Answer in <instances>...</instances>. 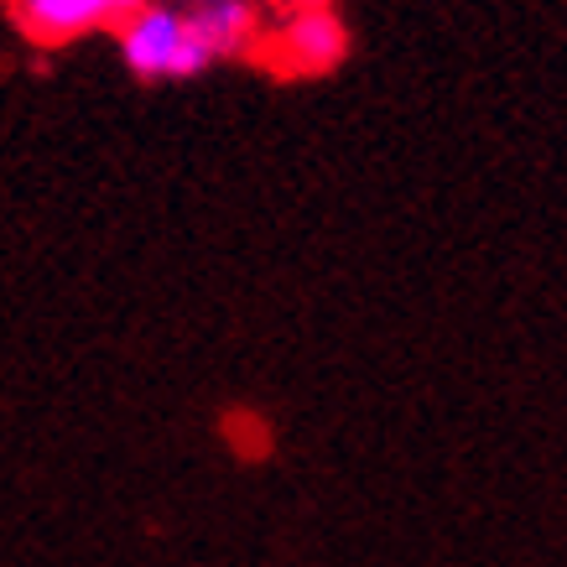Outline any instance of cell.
Instances as JSON below:
<instances>
[{"instance_id":"obj_2","label":"cell","mask_w":567,"mask_h":567,"mask_svg":"<svg viewBox=\"0 0 567 567\" xmlns=\"http://www.w3.org/2000/svg\"><path fill=\"white\" fill-rule=\"evenodd\" d=\"M146 0H11L21 32L32 42H73L84 32H100V27H121L125 17H136Z\"/></svg>"},{"instance_id":"obj_4","label":"cell","mask_w":567,"mask_h":567,"mask_svg":"<svg viewBox=\"0 0 567 567\" xmlns=\"http://www.w3.org/2000/svg\"><path fill=\"white\" fill-rule=\"evenodd\" d=\"M193 32L208 48V58H235V52L256 48L260 37V6L256 0H219L204 11H188Z\"/></svg>"},{"instance_id":"obj_1","label":"cell","mask_w":567,"mask_h":567,"mask_svg":"<svg viewBox=\"0 0 567 567\" xmlns=\"http://www.w3.org/2000/svg\"><path fill=\"white\" fill-rule=\"evenodd\" d=\"M121 58L125 69L146 79V84H167V79H198V73L214 63L208 48L193 32L188 11H173V6H156L146 0L136 17L121 21Z\"/></svg>"},{"instance_id":"obj_5","label":"cell","mask_w":567,"mask_h":567,"mask_svg":"<svg viewBox=\"0 0 567 567\" xmlns=\"http://www.w3.org/2000/svg\"><path fill=\"white\" fill-rule=\"evenodd\" d=\"M287 11H328V0H281Z\"/></svg>"},{"instance_id":"obj_6","label":"cell","mask_w":567,"mask_h":567,"mask_svg":"<svg viewBox=\"0 0 567 567\" xmlns=\"http://www.w3.org/2000/svg\"><path fill=\"white\" fill-rule=\"evenodd\" d=\"M188 6L193 11H204V6H219V0H188Z\"/></svg>"},{"instance_id":"obj_3","label":"cell","mask_w":567,"mask_h":567,"mask_svg":"<svg viewBox=\"0 0 567 567\" xmlns=\"http://www.w3.org/2000/svg\"><path fill=\"white\" fill-rule=\"evenodd\" d=\"M349 32L344 21L328 11H287L281 32H276V63L287 73H328L333 63H344Z\"/></svg>"}]
</instances>
